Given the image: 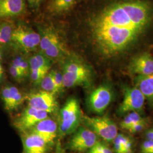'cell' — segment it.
I'll return each mask as SVG.
<instances>
[{
	"instance_id": "obj_1",
	"label": "cell",
	"mask_w": 153,
	"mask_h": 153,
	"mask_svg": "<svg viewBox=\"0 0 153 153\" xmlns=\"http://www.w3.org/2000/svg\"><path fill=\"white\" fill-rule=\"evenodd\" d=\"M153 26V2L150 0H111L88 21L91 43L105 59L126 53Z\"/></svg>"
},
{
	"instance_id": "obj_2",
	"label": "cell",
	"mask_w": 153,
	"mask_h": 153,
	"mask_svg": "<svg viewBox=\"0 0 153 153\" xmlns=\"http://www.w3.org/2000/svg\"><path fill=\"white\" fill-rule=\"evenodd\" d=\"M62 73L65 88L88 87L93 81L92 69L84 61L78 58L67 61Z\"/></svg>"
},
{
	"instance_id": "obj_3",
	"label": "cell",
	"mask_w": 153,
	"mask_h": 153,
	"mask_svg": "<svg viewBox=\"0 0 153 153\" xmlns=\"http://www.w3.org/2000/svg\"><path fill=\"white\" fill-rule=\"evenodd\" d=\"M58 132L61 137L73 134L82 121V111L76 99H68L59 114Z\"/></svg>"
},
{
	"instance_id": "obj_4",
	"label": "cell",
	"mask_w": 153,
	"mask_h": 153,
	"mask_svg": "<svg viewBox=\"0 0 153 153\" xmlns=\"http://www.w3.org/2000/svg\"><path fill=\"white\" fill-rule=\"evenodd\" d=\"M82 121L85 126L106 143L113 142L118 133V129L115 122L108 116L90 117L83 116Z\"/></svg>"
},
{
	"instance_id": "obj_5",
	"label": "cell",
	"mask_w": 153,
	"mask_h": 153,
	"mask_svg": "<svg viewBox=\"0 0 153 153\" xmlns=\"http://www.w3.org/2000/svg\"><path fill=\"white\" fill-rule=\"evenodd\" d=\"M114 97L112 88L108 85H102L93 90L88 95V107L93 112L102 114L111 103Z\"/></svg>"
},
{
	"instance_id": "obj_6",
	"label": "cell",
	"mask_w": 153,
	"mask_h": 153,
	"mask_svg": "<svg viewBox=\"0 0 153 153\" xmlns=\"http://www.w3.org/2000/svg\"><path fill=\"white\" fill-rule=\"evenodd\" d=\"M11 41L24 51L31 52L39 47L40 34L31 28L19 25L13 30Z\"/></svg>"
},
{
	"instance_id": "obj_7",
	"label": "cell",
	"mask_w": 153,
	"mask_h": 153,
	"mask_svg": "<svg viewBox=\"0 0 153 153\" xmlns=\"http://www.w3.org/2000/svg\"><path fill=\"white\" fill-rule=\"evenodd\" d=\"M98 136L86 126H79L73 133L67 147L77 152H83L93 148L98 141Z\"/></svg>"
},
{
	"instance_id": "obj_8",
	"label": "cell",
	"mask_w": 153,
	"mask_h": 153,
	"mask_svg": "<svg viewBox=\"0 0 153 153\" xmlns=\"http://www.w3.org/2000/svg\"><path fill=\"white\" fill-rule=\"evenodd\" d=\"M146 99L141 91L134 86L132 88H125L124 97L120 104L117 112L124 115L131 112L140 113L144 107Z\"/></svg>"
},
{
	"instance_id": "obj_9",
	"label": "cell",
	"mask_w": 153,
	"mask_h": 153,
	"mask_svg": "<svg viewBox=\"0 0 153 153\" xmlns=\"http://www.w3.org/2000/svg\"><path fill=\"white\" fill-rule=\"evenodd\" d=\"M28 106L47 113H53L58 108V103L53 93L40 91L27 96Z\"/></svg>"
},
{
	"instance_id": "obj_10",
	"label": "cell",
	"mask_w": 153,
	"mask_h": 153,
	"mask_svg": "<svg viewBox=\"0 0 153 153\" xmlns=\"http://www.w3.org/2000/svg\"><path fill=\"white\" fill-rule=\"evenodd\" d=\"M48 113L28 107L15 119L13 125L17 130L24 133L27 131L40 121L48 117Z\"/></svg>"
},
{
	"instance_id": "obj_11",
	"label": "cell",
	"mask_w": 153,
	"mask_h": 153,
	"mask_svg": "<svg viewBox=\"0 0 153 153\" xmlns=\"http://www.w3.org/2000/svg\"><path fill=\"white\" fill-rule=\"evenodd\" d=\"M129 73L138 76H146L153 73V56L145 52L133 56L128 66Z\"/></svg>"
},
{
	"instance_id": "obj_12",
	"label": "cell",
	"mask_w": 153,
	"mask_h": 153,
	"mask_svg": "<svg viewBox=\"0 0 153 153\" xmlns=\"http://www.w3.org/2000/svg\"><path fill=\"white\" fill-rule=\"evenodd\" d=\"M27 131L36 134L43 138L52 146L57 135L58 126L55 121L47 117L40 121Z\"/></svg>"
},
{
	"instance_id": "obj_13",
	"label": "cell",
	"mask_w": 153,
	"mask_h": 153,
	"mask_svg": "<svg viewBox=\"0 0 153 153\" xmlns=\"http://www.w3.org/2000/svg\"><path fill=\"white\" fill-rule=\"evenodd\" d=\"M21 138L23 153H48L51 146L43 138L29 131L22 133Z\"/></svg>"
},
{
	"instance_id": "obj_14",
	"label": "cell",
	"mask_w": 153,
	"mask_h": 153,
	"mask_svg": "<svg viewBox=\"0 0 153 153\" xmlns=\"http://www.w3.org/2000/svg\"><path fill=\"white\" fill-rule=\"evenodd\" d=\"M25 8V0H0V18L19 16Z\"/></svg>"
},
{
	"instance_id": "obj_15",
	"label": "cell",
	"mask_w": 153,
	"mask_h": 153,
	"mask_svg": "<svg viewBox=\"0 0 153 153\" xmlns=\"http://www.w3.org/2000/svg\"><path fill=\"white\" fill-rule=\"evenodd\" d=\"M134 83V86L142 93L148 103L153 107V73L135 76Z\"/></svg>"
},
{
	"instance_id": "obj_16",
	"label": "cell",
	"mask_w": 153,
	"mask_h": 153,
	"mask_svg": "<svg viewBox=\"0 0 153 153\" xmlns=\"http://www.w3.org/2000/svg\"><path fill=\"white\" fill-rule=\"evenodd\" d=\"M30 71H49L52 64V60L43 53L33 55L29 61Z\"/></svg>"
},
{
	"instance_id": "obj_17",
	"label": "cell",
	"mask_w": 153,
	"mask_h": 153,
	"mask_svg": "<svg viewBox=\"0 0 153 153\" xmlns=\"http://www.w3.org/2000/svg\"><path fill=\"white\" fill-rule=\"evenodd\" d=\"M77 0H51L49 10L51 13L59 14L69 10L76 4Z\"/></svg>"
},
{
	"instance_id": "obj_18",
	"label": "cell",
	"mask_w": 153,
	"mask_h": 153,
	"mask_svg": "<svg viewBox=\"0 0 153 153\" xmlns=\"http://www.w3.org/2000/svg\"><path fill=\"white\" fill-rule=\"evenodd\" d=\"M60 40L57 33L51 29H47L40 35L39 48L43 53L50 46Z\"/></svg>"
},
{
	"instance_id": "obj_19",
	"label": "cell",
	"mask_w": 153,
	"mask_h": 153,
	"mask_svg": "<svg viewBox=\"0 0 153 153\" xmlns=\"http://www.w3.org/2000/svg\"><path fill=\"white\" fill-rule=\"evenodd\" d=\"M42 53L51 60H55L63 57L66 55V49L59 40L50 46Z\"/></svg>"
},
{
	"instance_id": "obj_20",
	"label": "cell",
	"mask_w": 153,
	"mask_h": 153,
	"mask_svg": "<svg viewBox=\"0 0 153 153\" xmlns=\"http://www.w3.org/2000/svg\"><path fill=\"white\" fill-rule=\"evenodd\" d=\"M145 120L143 118L140 113L137 112H131L127 114L123 120L120 123V127L121 129L128 131V129L131 126Z\"/></svg>"
},
{
	"instance_id": "obj_21",
	"label": "cell",
	"mask_w": 153,
	"mask_h": 153,
	"mask_svg": "<svg viewBox=\"0 0 153 153\" xmlns=\"http://www.w3.org/2000/svg\"><path fill=\"white\" fill-rule=\"evenodd\" d=\"M39 84L43 91L56 94L53 71H49Z\"/></svg>"
},
{
	"instance_id": "obj_22",
	"label": "cell",
	"mask_w": 153,
	"mask_h": 153,
	"mask_svg": "<svg viewBox=\"0 0 153 153\" xmlns=\"http://www.w3.org/2000/svg\"><path fill=\"white\" fill-rule=\"evenodd\" d=\"M13 30L14 28L9 23L0 24V44H7L11 42Z\"/></svg>"
},
{
	"instance_id": "obj_23",
	"label": "cell",
	"mask_w": 153,
	"mask_h": 153,
	"mask_svg": "<svg viewBox=\"0 0 153 153\" xmlns=\"http://www.w3.org/2000/svg\"><path fill=\"white\" fill-rule=\"evenodd\" d=\"M11 94L12 111L17 109L24 101V97L19 90L14 86L9 85Z\"/></svg>"
},
{
	"instance_id": "obj_24",
	"label": "cell",
	"mask_w": 153,
	"mask_h": 153,
	"mask_svg": "<svg viewBox=\"0 0 153 153\" xmlns=\"http://www.w3.org/2000/svg\"><path fill=\"white\" fill-rule=\"evenodd\" d=\"M11 64L15 66L18 69L21 71L25 76H27L30 73L29 62L21 56L15 57L12 61Z\"/></svg>"
},
{
	"instance_id": "obj_25",
	"label": "cell",
	"mask_w": 153,
	"mask_h": 153,
	"mask_svg": "<svg viewBox=\"0 0 153 153\" xmlns=\"http://www.w3.org/2000/svg\"><path fill=\"white\" fill-rule=\"evenodd\" d=\"M1 97L2 99L5 109L8 112H11V94L9 86H5L1 89Z\"/></svg>"
},
{
	"instance_id": "obj_26",
	"label": "cell",
	"mask_w": 153,
	"mask_h": 153,
	"mask_svg": "<svg viewBox=\"0 0 153 153\" xmlns=\"http://www.w3.org/2000/svg\"><path fill=\"white\" fill-rule=\"evenodd\" d=\"M126 136L123 134H118L113 141L114 150L115 153H124V143Z\"/></svg>"
},
{
	"instance_id": "obj_27",
	"label": "cell",
	"mask_w": 153,
	"mask_h": 153,
	"mask_svg": "<svg viewBox=\"0 0 153 153\" xmlns=\"http://www.w3.org/2000/svg\"><path fill=\"white\" fill-rule=\"evenodd\" d=\"M53 71V76L55 81V88H56V93H61L65 88L63 81V76L62 72L59 71Z\"/></svg>"
},
{
	"instance_id": "obj_28",
	"label": "cell",
	"mask_w": 153,
	"mask_h": 153,
	"mask_svg": "<svg viewBox=\"0 0 153 153\" xmlns=\"http://www.w3.org/2000/svg\"><path fill=\"white\" fill-rule=\"evenodd\" d=\"M49 71H30L31 81L35 84H39Z\"/></svg>"
},
{
	"instance_id": "obj_29",
	"label": "cell",
	"mask_w": 153,
	"mask_h": 153,
	"mask_svg": "<svg viewBox=\"0 0 153 153\" xmlns=\"http://www.w3.org/2000/svg\"><path fill=\"white\" fill-rule=\"evenodd\" d=\"M9 73L13 78L18 82H21L25 76L22 74V72L18 69L15 66L10 64L9 68Z\"/></svg>"
},
{
	"instance_id": "obj_30",
	"label": "cell",
	"mask_w": 153,
	"mask_h": 153,
	"mask_svg": "<svg viewBox=\"0 0 153 153\" xmlns=\"http://www.w3.org/2000/svg\"><path fill=\"white\" fill-rule=\"evenodd\" d=\"M92 148L98 153H113L111 148L105 142L98 141Z\"/></svg>"
},
{
	"instance_id": "obj_31",
	"label": "cell",
	"mask_w": 153,
	"mask_h": 153,
	"mask_svg": "<svg viewBox=\"0 0 153 153\" xmlns=\"http://www.w3.org/2000/svg\"><path fill=\"white\" fill-rule=\"evenodd\" d=\"M146 127V121L145 119L131 126V127H130L128 129V131L130 132L131 133L135 134L142 131Z\"/></svg>"
},
{
	"instance_id": "obj_32",
	"label": "cell",
	"mask_w": 153,
	"mask_h": 153,
	"mask_svg": "<svg viewBox=\"0 0 153 153\" xmlns=\"http://www.w3.org/2000/svg\"><path fill=\"white\" fill-rule=\"evenodd\" d=\"M153 146V141L146 140L142 142L141 146V153H149Z\"/></svg>"
},
{
	"instance_id": "obj_33",
	"label": "cell",
	"mask_w": 153,
	"mask_h": 153,
	"mask_svg": "<svg viewBox=\"0 0 153 153\" xmlns=\"http://www.w3.org/2000/svg\"><path fill=\"white\" fill-rule=\"evenodd\" d=\"M133 142L129 137L126 136L124 143V153H133Z\"/></svg>"
},
{
	"instance_id": "obj_34",
	"label": "cell",
	"mask_w": 153,
	"mask_h": 153,
	"mask_svg": "<svg viewBox=\"0 0 153 153\" xmlns=\"http://www.w3.org/2000/svg\"><path fill=\"white\" fill-rule=\"evenodd\" d=\"M29 5L33 8L38 7L43 0H27Z\"/></svg>"
},
{
	"instance_id": "obj_35",
	"label": "cell",
	"mask_w": 153,
	"mask_h": 153,
	"mask_svg": "<svg viewBox=\"0 0 153 153\" xmlns=\"http://www.w3.org/2000/svg\"><path fill=\"white\" fill-rule=\"evenodd\" d=\"M145 136L146 137V140H150L153 141V128L148 130L146 133Z\"/></svg>"
},
{
	"instance_id": "obj_36",
	"label": "cell",
	"mask_w": 153,
	"mask_h": 153,
	"mask_svg": "<svg viewBox=\"0 0 153 153\" xmlns=\"http://www.w3.org/2000/svg\"><path fill=\"white\" fill-rule=\"evenodd\" d=\"M4 74V69H3V67H2V66L1 64V62H0V83L3 79Z\"/></svg>"
},
{
	"instance_id": "obj_37",
	"label": "cell",
	"mask_w": 153,
	"mask_h": 153,
	"mask_svg": "<svg viewBox=\"0 0 153 153\" xmlns=\"http://www.w3.org/2000/svg\"><path fill=\"white\" fill-rule=\"evenodd\" d=\"M88 153H98L97 152H96L94 149L93 148H91L90 150H89V152Z\"/></svg>"
},
{
	"instance_id": "obj_38",
	"label": "cell",
	"mask_w": 153,
	"mask_h": 153,
	"mask_svg": "<svg viewBox=\"0 0 153 153\" xmlns=\"http://www.w3.org/2000/svg\"><path fill=\"white\" fill-rule=\"evenodd\" d=\"M56 153H65L64 152L62 151V150L61 149H59L57 150V152H56Z\"/></svg>"
},
{
	"instance_id": "obj_39",
	"label": "cell",
	"mask_w": 153,
	"mask_h": 153,
	"mask_svg": "<svg viewBox=\"0 0 153 153\" xmlns=\"http://www.w3.org/2000/svg\"><path fill=\"white\" fill-rule=\"evenodd\" d=\"M2 60V53L0 49V62Z\"/></svg>"
},
{
	"instance_id": "obj_40",
	"label": "cell",
	"mask_w": 153,
	"mask_h": 153,
	"mask_svg": "<svg viewBox=\"0 0 153 153\" xmlns=\"http://www.w3.org/2000/svg\"><path fill=\"white\" fill-rule=\"evenodd\" d=\"M149 153H153V148H152V149L150 150V152Z\"/></svg>"
}]
</instances>
